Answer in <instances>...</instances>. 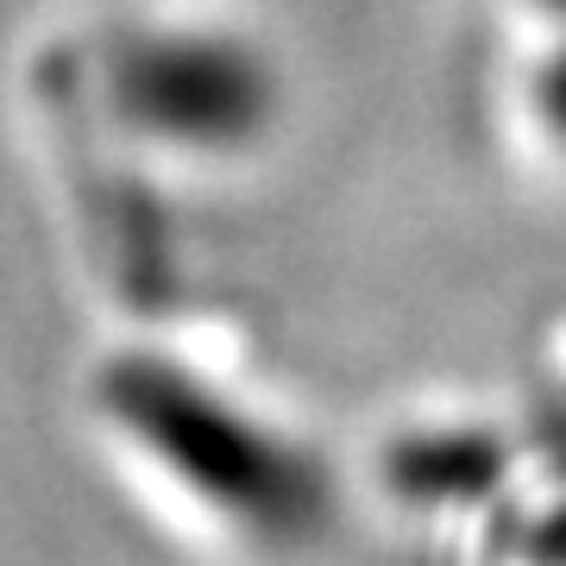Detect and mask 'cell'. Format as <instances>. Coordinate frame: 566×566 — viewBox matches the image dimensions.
Masks as SVG:
<instances>
[{"label":"cell","mask_w":566,"mask_h":566,"mask_svg":"<svg viewBox=\"0 0 566 566\" xmlns=\"http://www.w3.org/2000/svg\"><path fill=\"white\" fill-rule=\"evenodd\" d=\"M120 102L145 133L177 145H240L259 133L271 82L259 57L208 32H145L114 63Z\"/></svg>","instance_id":"obj_1"},{"label":"cell","mask_w":566,"mask_h":566,"mask_svg":"<svg viewBox=\"0 0 566 566\" xmlns=\"http://www.w3.org/2000/svg\"><path fill=\"white\" fill-rule=\"evenodd\" d=\"M126 416L145 422L139 434L158 441L182 472H202L196 485H208L221 504L252 510V516H271V523H290V516H296V485H303V479H290V460H283L264 434L245 441L240 422L221 416L208 397L170 390L164 371H145L139 385H133Z\"/></svg>","instance_id":"obj_2"}]
</instances>
